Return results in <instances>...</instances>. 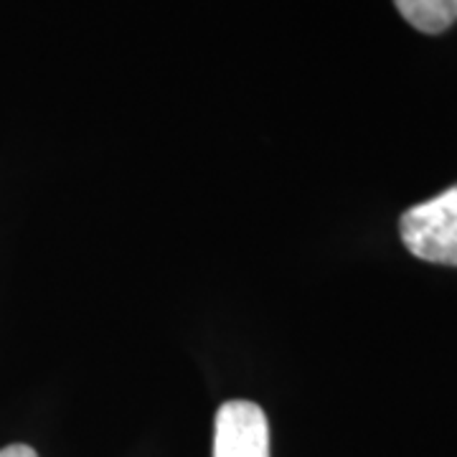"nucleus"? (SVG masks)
Wrapping results in <instances>:
<instances>
[{"label": "nucleus", "instance_id": "obj_1", "mask_svg": "<svg viewBox=\"0 0 457 457\" xmlns=\"http://www.w3.org/2000/svg\"><path fill=\"white\" fill-rule=\"evenodd\" d=\"M399 234L417 260L457 267V183L402 213Z\"/></svg>", "mask_w": 457, "mask_h": 457}, {"label": "nucleus", "instance_id": "obj_2", "mask_svg": "<svg viewBox=\"0 0 457 457\" xmlns=\"http://www.w3.org/2000/svg\"><path fill=\"white\" fill-rule=\"evenodd\" d=\"M213 457H270V425L260 404L234 399L213 422Z\"/></svg>", "mask_w": 457, "mask_h": 457}, {"label": "nucleus", "instance_id": "obj_3", "mask_svg": "<svg viewBox=\"0 0 457 457\" xmlns=\"http://www.w3.org/2000/svg\"><path fill=\"white\" fill-rule=\"evenodd\" d=\"M411 29L422 33L447 31L457 21V0H394Z\"/></svg>", "mask_w": 457, "mask_h": 457}, {"label": "nucleus", "instance_id": "obj_4", "mask_svg": "<svg viewBox=\"0 0 457 457\" xmlns=\"http://www.w3.org/2000/svg\"><path fill=\"white\" fill-rule=\"evenodd\" d=\"M0 457H38L36 450H31L29 445H11V447H3Z\"/></svg>", "mask_w": 457, "mask_h": 457}]
</instances>
